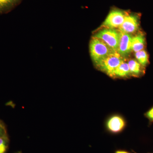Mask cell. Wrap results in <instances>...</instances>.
<instances>
[{"label":"cell","instance_id":"8","mask_svg":"<svg viewBox=\"0 0 153 153\" xmlns=\"http://www.w3.org/2000/svg\"><path fill=\"white\" fill-rule=\"evenodd\" d=\"M23 0H0V14L8 13L19 5Z\"/></svg>","mask_w":153,"mask_h":153},{"label":"cell","instance_id":"1","mask_svg":"<svg viewBox=\"0 0 153 153\" xmlns=\"http://www.w3.org/2000/svg\"><path fill=\"white\" fill-rule=\"evenodd\" d=\"M89 51L91 59L96 65L114 52L104 41L94 36L90 41Z\"/></svg>","mask_w":153,"mask_h":153},{"label":"cell","instance_id":"9","mask_svg":"<svg viewBox=\"0 0 153 153\" xmlns=\"http://www.w3.org/2000/svg\"><path fill=\"white\" fill-rule=\"evenodd\" d=\"M146 39L145 36L142 33L137 34L131 38V49L136 52L143 50Z\"/></svg>","mask_w":153,"mask_h":153},{"label":"cell","instance_id":"15","mask_svg":"<svg viewBox=\"0 0 153 153\" xmlns=\"http://www.w3.org/2000/svg\"><path fill=\"white\" fill-rule=\"evenodd\" d=\"M7 135V131L5 126L2 122L0 123V137Z\"/></svg>","mask_w":153,"mask_h":153},{"label":"cell","instance_id":"2","mask_svg":"<svg viewBox=\"0 0 153 153\" xmlns=\"http://www.w3.org/2000/svg\"><path fill=\"white\" fill-rule=\"evenodd\" d=\"M123 61V57L118 52H113L96 66L100 70L110 76L114 71Z\"/></svg>","mask_w":153,"mask_h":153},{"label":"cell","instance_id":"3","mask_svg":"<svg viewBox=\"0 0 153 153\" xmlns=\"http://www.w3.org/2000/svg\"><path fill=\"white\" fill-rule=\"evenodd\" d=\"M94 37L104 41L113 51L117 52L120 37V32L114 29L106 28L99 32Z\"/></svg>","mask_w":153,"mask_h":153},{"label":"cell","instance_id":"14","mask_svg":"<svg viewBox=\"0 0 153 153\" xmlns=\"http://www.w3.org/2000/svg\"><path fill=\"white\" fill-rule=\"evenodd\" d=\"M144 115L149 120V125H151L153 123V105L145 113Z\"/></svg>","mask_w":153,"mask_h":153},{"label":"cell","instance_id":"5","mask_svg":"<svg viewBox=\"0 0 153 153\" xmlns=\"http://www.w3.org/2000/svg\"><path fill=\"white\" fill-rule=\"evenodd\" d=\"M126 14V12L122 10L113 9L108 15L103 25L111 29L119 27L123 23Z\"/></svg>","mask_w":153,"mask_h":153},{"label":"cell","instance_id":"16","mask_svg":"<svg viewBox=\"0 0 153 153\" xmlns=\"http://www.w3.org/2000/svg\"><path fill=\"white\" fill-rule=\"evenodd\" d=\"M115 153H130L128 152L125 151L118 150Z\"/></svg>","mask_w":153,"mask_h":153},{"label":"cell","instance_id":"12","mask_svg":"<svg viewBox=\"0 0 153 153\" xmlns=\"http://www.w3.org/2000/svg\"><path fill=\"white\" fill-rule=\"evenodd\" d=\"M135 57L137 61L144 67L146 66L149 63V56L145 50H142L135 52Z\"/></svg>","mask_w":153,"mask_h":153},{"label":"cell","instance_id":"18","mask_svg":"<svg viewBox=\"0 0 153 153\" xmlns=\"http://www.w3.org/2000/svg\"><path fill=\"white\" fill-rule=\"evenodd\" d=\"M134 153H137L135 152H134Z\"/></svg>","mask_w":153,"mask_h":153},{"label":"cell","instance_id":"13","mask_svg":"<svg viewBox=\"0 0 153 153\" xmlns=\"http://www.w3.org/2000/svg\"><path fill=\"white\" fill-rule=\"evenodd\" d=\"M8 141L7 135L0 137V153H6L8 148Z\"/></svg>","mask_w":153,"mask_h":153},{"label":"cell","instance_id":"7","mask_svg":"<svg viewBox=\"0 0 153 153\" xmlns=\"http://www.w3.org/2000/svg\"><path fill=\"white\" fill-rule=\"evenodd\" d=\"M120 41L117 52L122 56L128 55L132 50L131 36L120 31Z\"/></svg>","mask_w":153,"mask_h":153},{"label":"cell","instance_id":"11","mask_svg":"<svg viewBox=\"0 0 153 153\" xmlns=\"http://www.w3.org/2000/svg\"><path fill=\"white\" fill-rule=\"evenodd\" d=\"M130 74L128 64L123 61L120 63L116 69L114 71L111 77H126L128 76Z\"/></svg>","mask_w":153,"mask_h":153},{"label":"cell","instance_id":"6","mask_svg":"<svg viewBox=\"0 0 153 153\" xmlns=\"http://www.w3.org/2000/svg\"><path fill=\"white\" fill-rule=\"evenodd\" d=\"M139 27V16L136 14L127 13L123 23L119 27L120 31L127 34L136 32Z\"/></svg>","mask_w":153,"mask_h":153},{"label":"cell","instance_id":"17","mask_svg":"<svg viewBox=\"0 0 153 153\" xmlns=\"http://www.w3.org/2000/svg\"><path fill=\"white\" fill-rule=\"evenodd\" d=\"M1 122H2V121H1V120H0V123Z\"/></svg>","mask_w":153,"mask_h":153},{"label":"cell","instance_id":"10","mask_svg":"<svg viewBox=\"0 0 153 153\" xmlns=\"http://www.w3.org/2000/svg\"><path fill=\"white\" fill-rule=\"evenodd\" d=\"M128 64L130 71L131 75L139 77L144 74V67L142 66L137 60H129Z\"/></svg>","mask_w":153,"mask_h":153},{"label":"cell","instance_id":"4","mask_svg":"<svg viewBox=\"0 0 153 153\" xmlns=\"http://www.w3.org/2000/svg\"><path fill=\"white\" fill-rule=\"evenodd\" d=\"M107 130L112 134L122 132L126 126V121L124 118L119 114H114L110 116L105 122Z\"/></svg>","mask_w":153,"mask_h":153}]
</instances>
